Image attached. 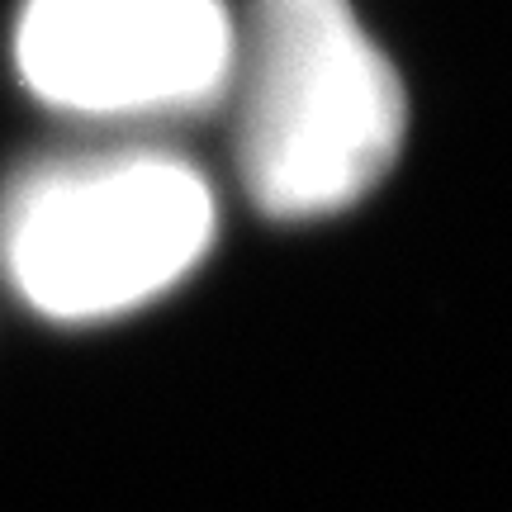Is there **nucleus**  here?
I'll return each instance as SVG.
<instances>
[{
    "label": "nucleus",
    "mask_w": 512,
    "mask_h": 512,
    "mask_svg": "<svg viewBox=\"0 0 512 512\" xmlns=\"http://www.w3.org/2000/svg\"><path fill=\"white\" fill-rule=\"evenodd\" d=\"M233 43L223 0H24L15 72L57 114L147 124L219 105Z\"/></svg>",
    "instance_id": "obj_3"
},
{
    "label": "nucleus",
    "mask_w": 512,
    "mask_h": 512,
    "mask_svg": "<svg viewBox=\"0 0 512 512\" xmlns=\"http://www.w3.org/2000/svg\"><path fill=\"white\" fill-rule=\"evenodd\" d=\"M214 238V185L166 147L57 152L0 190V275L24 309L62 328L147 309L200 271Z\"/></svg>",
    "instance_id": "obj_2"
},
{
    "label": "nucleus",
    "mask_w": 512,
    "mask_h": 512,
    "mask_svg": "<svg viewBox=\"0 0 512 512\" xmlns=\"http://www.w3.org/2000/svg\"><path fill=\"white\" fill-rule=\"evenodd\" d=\"M228 95L238 181L266 219L342 214L403 152V76L351 0H252Z\"/></svg>",
    "instance_id": "obj_1"
}]
</instances>
